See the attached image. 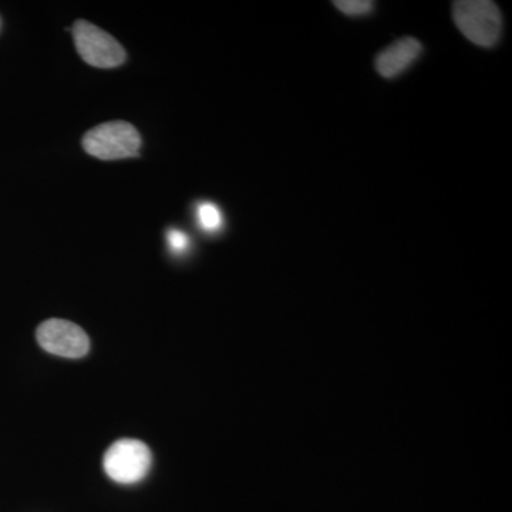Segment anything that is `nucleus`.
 I'll use <instances>...</instances> for the list:
<instances>
[{
  "instance_id": "obj_1",
  "label": "nucleus",
  "mask_w": 512,
  "mask_h": 512,
  "mask_svg": "<svg viewBox=\"0 0 512 512\" xmlns=\"http://www.w3.org/2000/svg\"><path fill=\"white\" fill-rule=\"evenodd\" d=\"M457 28L474 45L493 47L503 33L500 9L488 0H461L453 5Z\"/></svg>"
},
{
  "instance_id": "obj_2",
  "label": "nucleus",
  "mask_w": 512,
  "mask_h": 512,
  "mask_svg": "<svg viewBox=\"0 0 512 512\" xmlns=\"http://www.w3.org/2000/svg\"><path fill=\"white\" fill-rule=\"evenodd\" d=\"M83 147L99 160H123L137 157L141 148V137L137 128L127 121H109L87 131Z\"/></svg>"
},
{
  "instance_id": "obj_3",
  "label": "nucleus",
  "mask_w": 512,
  "mask_h": 512,
  "mask_svg": "<svg viewBox=\"0 0 512 512\" xmlns=\"http://www.w3.org/2000/svg\"><path fill=\"white\" fill-rule=\"evenodd\" d=\"M153 456L146 443L123 439L111 444L104 454L103 466L107 476L123 485L140 483L150 471Z\"/></svg>"
},
{
  "instance_id": "obj_4",
  "label": "nucleus",
  "mask_w": 512,
  "mask_h": 512,
  "mask_svg": "<svg viewBox=\"0 0 512 512\" xmlns=\"http://www.w3.org/2000/svg\"><path fill=\"white\" fill-rule=\"evenodd\" d=\"M73 36L77 52L90 66L113 69L126 62L124 47L109 33L86 20H77Z\"/></svg>"
},
{
  "instance_id": "obj_5",
  "label": "nucleus",
  "mask_w": 512,
  "mask_h": 512,
  "mask_svg": "<svg viewBox=\"0 0 512 512\" xmlns=\"http://www.w3.org/2000/svg\"><path fill=\"white\" fill-rule=\"evenodd\" d=\"M37 342L52 355L79 359L87 355L90 340L76 323L63 319H49L37 328Z\"/></svg>"
},
{
  "instance_id": "obj_6",
  "label": "nucleus",
  "mask_w": 512,
  "mask_h": 512,
  "mask_svg": "<svg viewBox=\"0 0 512 512\" xmlns=\"http://www.w3.org/2000/svg\"><path fill=\"white\" fill-rule=\"evenodd\" d=\"M423 53V46L414 37H403L386 47L376 57V70L386 79H394L412 67Z\"/></svg>"
},
{
  "instance_id": "obj_7",
  "label": "nucleus",
  "mask_w": 512,
  "mask_h": 512,
  "mask_svg": "<svg viewBox=\"0 0 512 512\" xmlns=\"http://www.w3.org/2000/svg\"><path fill=\"white\" fill-rule=\"evenodd\" d=\"M197 220L198 225L205 232H210V234H215V232L220 231L222 228V224H224V217H222V212L214 202L204 201L200 202L197 207Z\"/></svg>"
},
{
  "instance_id": "obj_8",
  "label": "nucleus",
  "mask_w": 512,
  "mask_h": 512,
  "mask_svg": "<svg viewBox=\"0 0 512 512\" xmlns=\"http://www.w3.org/2000/svg\"><path fill=\"white\" fill-rule=\"evenodd\" d=\"M336 9L345 15L353 16V18H359V16H366L372 12L375 8V3L369 2V0H338L333 3Z\"/></svg>"
},
{
  "instance_id": "obj_9",
  "label": "nucleus",
  "mask_w": 512,
  "mask_h": 512,
  "mask_svg": "<svg viewBox=\"0 0 512 512\" xmlns=\"http://www.w3.org/2000/svg\"><path fill=\"white\" fill-rule=\"evenodd\" d=\"M168 245H170L174 252L181 254L190 245V239H188L184 232L174 229V231L168 232Z\"/></svg>"
}]
</instances>
